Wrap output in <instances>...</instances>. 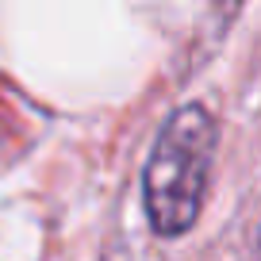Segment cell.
I'll return each instance as SVG.
<instances>
[{
	"label": "cell",
	"instance_id": "1",
	"mask_svg": "<svg viewBox=\"0 0 261 261\" xmlns=\"http://www.w3.org/2000/svg\"><path fill=\"white\" fill-rule=\"evenodd\" d=\"M215 139L219 127L204 104H185L162 123L142 169V207L162 238L196 227L215 162Z\"/></svg>",
	"mask_w": 261,
	"mask_h": 261
}]
</instances>
